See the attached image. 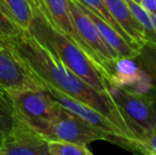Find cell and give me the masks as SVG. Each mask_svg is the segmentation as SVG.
Listing matches in <instances>:
<instances>
[{
  "label": "cell",
  "mask_w": 156,
  "mask_h": 155,
  "mask_svg": "<svg viewBox=\"0 0 156 155\" xmlns=\"http://www.w3.org/2000/svg\"><path fill=\"white\" fill-rule=\"evenodd\" d=\"M1 154L13 155H47L48 140L25 121L16 117L14 126L4 135L0 148Z\"/></svg>",
  "instance_id": "cell-7"
},
{
  "label": "cell",
  "mask_w": 156,
  "mask_h": 155,
  "mask_svg": "<svg viewBox=\"0 0 156 155\" xmlns=\"http://www.w3.org/2000/svg\"><path fill=\"white\" fill-rule=\"evenodd\" d=\"M19 29L28 32L33 18L30 0H0Z\"/></svg>",
  "instance_id": "cell-13"
},
{
  "label": "cell",
  "mask_w": 156,
  "mask_h": 155,
  "mask_svg": "<svg viewBox=\"0 0 156 155\" xmlns=\"http://www.w3.org/2000/svg\"><path fill=\"white\" fill-rule=\"evenodd\" d=\"M46 88L51 93L53 99L55 100L61 106L65 107L66 110L70 111V112H72L73 114L78 115L79 117L84 119L85 121L90 123L91 125L102 130L103 132L107 133V134L112 135V136H114V137H117V138H121V139H124V140H127V138L125 137V135L123 133L120 131V129L118 128V126H116L108 118H106L103 114H101L100 112H98V111H96L94 108L90 107L89 105L83 103V102H80V101H78V100L73 99V98L69 97V96L65 95V93H61L60 90H56V89L52 88V87H46ZM127 141L131 143L129 140H127ZM133 149H134V147H133Z\"/></svg>",
  "instance_id": "cell-9"
},
{
  "label": "cell",
  "mask_w": 156,
  "mask_h": 155,
  "mask_svg": "<svg viewBox=\"0 0 156 155\" xmlns=\"http://www.w3.org/2000/svg\"><path fill=\"white\" fill-rule=\"evenodd\" d=\"M33 18L27 33L79 78L94 88L107 93V79L94 62L66 34L56 29L44 13L38 0H30Z\"/></svg>",
  "instance_id": "cell-2"
},
{
  "label": "cell",
  "mask_w": 156,
  "mask_h": 155,
  "mask_svg": "<svg viewBox=\"0 0 156 155\" xmlns=\"http://www.w3.org/2000/svg\"><path fill=\"white\" fill-rule=\"evenodd\" d=\"M16 121V116L13 105L8 97V93L0 87V132L6 134L12 130Z\"/></svg>",
  "instance_id": "cell-17"
},
{
  "label": "cell",
  "mask_w": 156,
  "mask_h": 155,
  "mask_svg": "<svg viewBox=\"0 0 156 155\" xmlns=\"http://www.w3.org/2000/svg\"><path fill=\"white\" fill-rule=\"evenodd\" d=\"M0 46H1V44H0Z\"/></svg>",
  "instance_id": "cell-23"
},
{
  "label": "cell",
  "mask_w": 156,
  "mask_h": 155,
  "mask_svg": "<svg viewBox=\"0 0 156 155\" xmlns=\"http://www.w3.org/2000/svg\"><path fill=\"white\" fill-rule=\"evenodd\" d=\"M78 1L81 2V3H82L84 6H86L87 9H89L91 12H94V14H96L97 16L100 17L101 19H103L105 23H108V25L111 26L112 28H114V29H115L122 37L126 39L134 48H136V49L138 50V48L134 45L133 41H132L131 39L129 38V36L125 34V32L120 28V26L118 25V23L115 20V18L112 16L111 12H109L108 8H107L104 0H78Z\"/></svg>",
  "instance_id": "cell-15"
},
{
  "label": "cell",
  "mask_w": 156,
  "mask_h": 155,
  "mask_svg": "<svg viewBox=\"0 0 156 155\" xmlns=\"http://www.w3.org/2000/svg\"><path fill=\"white\" fill-rule=\"evenodd\" d=\"M134 1H136V2H138V3H139V1H140V0H134Z\"/></svg>",
  "instance_id": "cell-22"
},
{
  "label": "cell",
  "mask_w": 156,
  "mask_h": 155,
  "mask_svg": "<svg viewBox=\"0 0 156 155\" xmlns=\"http://www.w3.org/2000/svg\"><path fill=\"white\" fill-rule=\"evenodd\" d=\"M5 91L14 108L15 116L41 135L60 106L47 88Z\"/></svg>",
  "instance_id": "cell-5"
},
{
  "label": "cell",
  "mask_w": 156,
  "mask_h": 155,
  "mask_svg": "<svg viewBox=\"0 0 156 155\" xmlns=\"http://www.w3.org/2000/svg\"><path fill=\"white\" fill-rule=\"evenodd\" d=\"M68 5L76 32L88 49L94 64L108 81L114 73L115 62L118 58L105 44L94 21L82 10L78 1L68 0Z\"/></svg>",
  "instance_id": "cell-6"
},
{
  "label": "cell",
  "mask_w": 156,
  "mask_h": 155,
  "mask_svg": "<svg viewBox=\"0 0 156 155\" xmlns=\"http://www.w3.org/2000/svg\"><path fill=\"white\" fill-rule=\"evenodd\" d=\"M0 87L4 90L46 88L3 46H0Z\"/></svg>",
  "instance_id": "cell-8"
},
{
  "label": "cell",
  "mask_w": 156,
  "mask_h": 155,
  "mask_svg": "<svg viewBox=\"0 0 156 155\" xmlns=\"http://www.w3.org/2000/svg\"><path fill=\"white\" fill-rule=\"evenodd\" d=\"M0 44L10 50L28 72L45 87L60 90L108 118L131 141L134 152H137V139L108 93L98 90L79 78L27 32H21L15 37L0 36Z\"/></svg>",
  "instance_id": "cell-1"
},
{
  "label": "cell",
  "mask_w": 156,
  "mask_h": 155,
  "mask_svg": "<svg viewBox=\"0 0 156 155\" xmlns=\"http://www.w3.org/2000/svg\"><path fill=\"white\" fill-rule=\"evenodd\" d=\"M38 1L50 23L56 29L66 34L71 41H73L91 58L88 49L83 43L82 38L80 37L73 26L69 5H68V0H38Z\"/></svg>",
  "instance_id": "cell-10"
},
{
  "label": "cell",
  "mask_w": 156,
  "mask_h": 155,
  "mask_svg": "<svg viewBox=\"0 0 156 155\" xmlns=\"http://www.w3.org/2000/svg\"><path fill=\"white\" fill-rule=\"evenodd\" d=\"M138 153L156 155V128L153 133L139 146Z\"/></svg>",
  "instance_id": "cell-19"
},
{
  "label": "cell",
  "mask_w": 156,
  "mask_h": 155,
  "mask_svg": "<svg viewBox=\"0 0 156 155\" xmlns=\"http://www.w3.org/2000/svg\"><path fill=\"white\" fill-rule=\"evenodd\" d=\"M48 153L50 155H93L88 146L62 140H48Z\"/></svg>",
  "instance_id": "cell-16"
},
{
  "label": "cell",
  "mask_w": 156,
  "mask_h": 155,
  "mask_svg": "<svg viewBox=\"0 0 156 155\" xmlns=\"http://www.w3.org/2000/svg\"><path fill=\"white\" fill-rule=\"evenodd\" d=\"M78 1V0H76ZM82 10L88 15V17L94 21V26L98 29L100 35L102 36L103 41H105L108 48L115 53L117 58H135L138 50L134 48L125 38L122 37L114 28H112L107 23H105L103 19L97 16L94 12H91L89 9L83 5L81 2L78 1Z\"/></svg>",
  "instance_id": "cell-12"
},
{
  "label": "cell",
  "mask_w": 156,
  "mask_h": 155,
  "mask_svg": "<svg viewBox=\"0 0 156 155\" xmlns=\"http://www.w3.org/2000/svg\"><path fill=\"white\" fill-rule=\"evenodd\" d=\"M41 136L47 140L69 141L83 146H88L94 141L104 140L134 152L133 146L127 140L103 132L61 105L58 106L54 117L43 131Z\"/></svg>",
  "instance_id": "cell-3"
},
{
  "label": "cell",
  "mask_w": 156,
  "mask_h": 155,
  "mask_svg": "<svg viewBox=\"0 0 156 155\" xmlns=\"http://www.w3.org/2000/svg\"><path fill=\"white\" fill-rule=\"evenodd\" d=\"M19 27L12 19L11 15L0 1V36L2 37H15L21 33Z\"/></svg>",
  "instance_id": "cell-18"
},
{
  "label": "cell",
  "mask_w": 156,
  "mask_h": 155,
  "mask_svg": "<svg viewBox=\"0 0 156 155\" xmlns=\"http://www.w3.org/2000/svg\"><path fill=\"white\" fill-rule=\"evenodd\" d=\"M4 133H2V132H0V148H1V146H2V143H3V140H4Z\"/></svg>",
  "instance_id": "cell-21"
},
{
  "label": "cell",
  "mask_w": 156,
  "mask_h": 155,
  "mask_svg": "<svg viewBox=\"0 0 156 155\" xmlns=\"http://www.w3.org/2000/svg\"><path fill=\"white\" fill-rule=\"evenodd\" d=\"M134 58L156 85V43L146 41L138 48L137 54Z\"/></svg>",
  "instance_id": "cell-14"
},
{
  "label": "cell",
  "mask_w": 156,
  "mask_h": 155,
  "mask_svg": "<svg viewBox=\"0 0 156 155\" xmlns=\"http://www.w3.org/2000/svg\"><path fill=\"white\" fill-rule=\"evenodd\" d=\"M107 93L126 120L139 146L150 136L156 128V100L115 86L107 81Z\"/></svg>",
  "instance_id": "cell-4"
},
{
  "label": "cell",
  "mask_w": 156,
  "mask_h": 155,
  "mask_svg": "<svg viewBox=\"0 0 156 155\" xmlns=\"http://www.w3.org/2000/svg\"><path fill=\"white\" fill-rule=\"evenodd\" d=\"M139 3L144 10L156 16V0H140Z\"/></svg>",
  "instance_id": "cell-20"
},
{
  "label": "cell",
  "mask_w": 156,
  "mask_h": 155,
  "mask_svg": "<svg viewBox=\"0 0 156 155\" xmlns=\"http://www.w3.org/2000/svg\"><path fill=\"white\" fill-rule=\"evenodd\" d=\"M111 12L122 30L137 48L147 41L146 33L132 14L125 0H104Z\"/></svg>",
  "instance_id": "cell-11"
}]
</instances>
